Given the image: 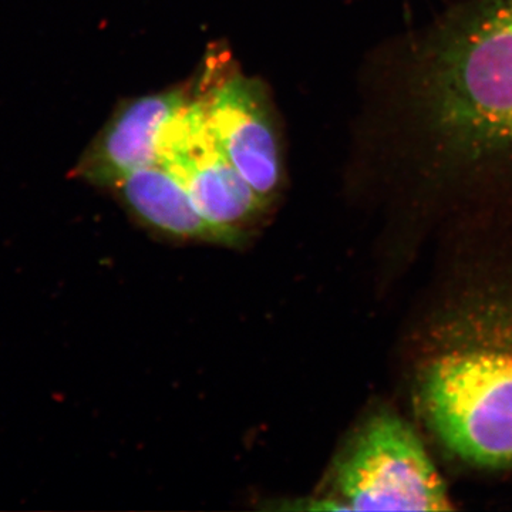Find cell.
<instances>
[{
	"instance_id": "cell-4",
	"label": "cell",
	"mask_w": 512,
	"mask_h": 512,
	"mask_svg": "<svg viewBox=\"0 0 512 512\" xmlns=\"http://www.w3.org/2000/svg\"><path fill=\"white\" fill-rule=\"evenodd\" d=\"M160 164L187 190L202 217L235 242L266 207L222 150L200 96H191L165 127Z\"/></svg>"
},
{
	"instance_id": "cell-5",
	"label": "cell",
	"mask_w": 512,
	"mask_h": 512,
	"mask_svg": "<svg viewBox=\"0 0 512 512\" xmlns=\"http://www.w3.org/2000/svg\"><path fill=\"white\" fill-rule=\"evenodd\" d=\"M228 160L266 207L282 183L281 151L271 101L258 80L231 73L200 94Z\"/></svg>"
},
{
	"instance_id": "cell-7",
	"label": "cell",
	"mask_w": 512,
	"mask_h": 512,
	"mask_svg": "<svg viewBox=\"0 0 512 512\" xmlns=\"http://www.w3.org/2000/svg\"><path fill=\"white\" fill-rule=\"evenodd\" d=\"M110 190L138 220L171 237L237 244L202 217L187 190L161 164L124 175Z\"/></svg>"
},
{
	"instance_id": "cell-3",
	"label": "cell",
	"mask_w": 512,
	"mask_h": 512,
	"mask_svg": "<svg viewBox=\"0 0 512 512\" xmlns=\"http://www.w3.org/2000/svg\"><path fill=\"white\" fill-rule=\"evenodd\" d=\"M342 510H451L446 484L417 436L392 413L372 417L335 467Z\"/></svg>"
},
{
	"instance_id": "cell-1",
	"label": "cell",
	"mask_w": 512,
	"mask_h": 512,
	"mask_svg": "<svg viewBox=\"0 0 512 512\" xmlns=\"http://www.w3.org/2000/svg\"><path fill=\"white\" fill-rule=\"evenodd\" d=\"M397 69V160L421 201L512 198V0H451Z\"/></svg>"
},
{
	"instance_id": "cell-2",
	"label": "cell",
	"mask_w": 512,
	"mask_h": 512,
	"mask_svg": "<svg viewBox=\"0 0 512 512\" xmlns=\"http://www.w3.org/2000/svg\"><path fill=\"white\" fill-rule=\"evenodd\" d=\"M456 319L421 367V414L468 463L512 466V302H478Z\"/></svg>"
},
{
	"instance_id": "cell-6",
	"label": "cell",
	"mask_w": 512,
	"mask_h": 512,
	"mask_svg": "<svg viewBox=\"0 0 512 512\" xmlns=\"http://www.w3.org/2000/svg\"><path fill=\"white\" fill-rule=\"evenodd\" d=\"M190 99L187 90L174 89L121 103L74 165L73 177L110 190L124 175L160 164L165 127Z\"/></svg>"
}]
</instances>
